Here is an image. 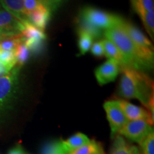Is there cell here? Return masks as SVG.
<instances>
[{
  "label": "cell",
  "mask_w": 154,
  "mask_h": 154,
  "mask_svg": "<svg viewBox=\"0 0 154 154\" xmlns=\"http://www.w3.org/2000/svg\"><path fill=\"white\" fill-rule=\"evenodd\" d=\"M122 72L119 86V94L127 99L139 100L147 109L153 101V81L145 73L129 67H121Z\"/></svg>",
  "instance_id": "cell-1"
},
{
  "label": "cell",
  "mask_w": 154,
  "mask_h": 154,
  "mask_svg": "<svg viewBox=\"0 0 154 154\" xmlns=\"http://www.w3.org/2000/svg\"><path fill=\"white\" fill-rule=\"evenodd\" d=\"M123 18L111 27L105 30L106 38L116 47L123 59V66L129 67L143 72L151 68L148 66L140 55L122 24Z\"/></svg>",
  "instance_id": "cell-2"
},
{
  "label": "cell",
  "mask_w": 154,
  "mask_h": 154,
  "mask_svg": "<svg viewBox=\"0 0 154 154\" xmlns=\"http://www.w3.org/2000/svg\"><path fill=\"white\" fill-rule=\"evenodd\" d=\"M20 67L15 66L0 77V122L5 119L18 99Z\"/></svg>",
  "instance_id": "cell-3"
},
{
  "label": "cell",
  "mask_w": 154,
  "mask_h": 154,
  "mask_svg": "<svg viewBox=\"0 0 154 154\" xmlns=\"http://www.w3.org/2000/svg\"><path fill=\"white\" fill-rule=\"evenodd\" d=\"M122 24L131 39L140 51L144 61L151 69L153 65V47L151 42L132 23L123 19Z\"/></svg>",
  "instance_id": "cell-4"
},
{
  "label": "cell",
  "mask_w": 154,
  "mask_h": 154,
  "mask_svg": "<svg viewBox=\"0 0 154 154\" xmlns=\"http://www.w3.org/2000/svg\"><path fill=\"white\" fill-rule=\"evenodd\" d=\"M79 17L101 30H106L120 20L121 17L92 7H84Z\"/></svg>",
  "instance_id": "cell-5"
},
{
  "label": "cell",
  "mask_w": 154,
  "mask_h": 154,
  "mask_svg": "<svg viewBox=\"0 0 154 154\" xmlns=\"http://www.w3.org/2000/svg\"><path fill=\"white\" fill-rule=\"evenodd\" d=\"M23 29L21 35L22 36L23 42L26 47L29 49L30 52L38 54L43 49L44 40L47 38L44 31H42L29 21L22 22Z\"/></svg>",
  "instance_id": "cell-6"
},
{
  "label": "cell",
  "mask_w": 154,
  "mask_h": 154,
  "mask_svg": "<svg viewBox=\"0 0 154 154\" xmlns=\"http://www.w3.org/2000/svg\"><path fill=\"white\" fill-rule=\"evenodd\" d=\"M153 131V126L145 120L128 121L119 130L118 134L131 141L139 143Z\"/></svg>",
  "instance_id": "cell-7"
},
{
  "label": "cell",
  "mask_w": 154,
  "mask_h": 154,
  "mask_svg": "<svg viewBox=\"0 0 154 154\" xmlns=\"http://www.w3.org/2000/svg\"><path fill=\"white\" fill-rule=\"evenodd\" d=\"M103 109L106 113L111 128V136L113 138L118 134L119 130L126 124L128 119L121 109L119 100L106 101L103 104Z\"/></svg>",
  "instance_id": "cell-8"
},
{
  "label": "cell",
  "mask_w": 154,
  "mask_h": 154,
  "mask_svg": "<svg viewBox=\"0 0 154 154\" xmlns=\"http://www.w3.org/2000/svg\"><path fill=\"white\" fill-rule=\"evenodd\" d=\"M120 71V63L115 59H109L97 67L94 74L99 85L103 86L114 82Z\"/></svg>",
  "instance_id": "cell-9"
},
{
  "label": "cell",
  "mask_w": 154,
  "mask_h": 154,
  "mask_svg": "<svg viewBox=\"0 0 154 154\" xmlns=\"http://www.w3.org/2000/svg\"><path fill=\"white\" fill-rule=\"evenodd\" d=\"M119 102L128 121L145 120L149 124L153 126V119L150 115L147 109L138 106L124 100H119Z\"/></svg>",
  "instance_id": "cell-10"
},
{
  "label": "cell",
  "mask_w": 154,
  "mask_h": 154,
  "mask_svg": "<svg viewBox=\"0 0 154 154\" xmlns=\"http://www.w3.org/2000/svg\"><path fill=\"white\" fill-rule=\"evenodd\" d=\"M0 28L8 32L10 36H17L21 34L23 24L9 11L0 10Z\"/></svg>",
  "instance_id": "cell-11"
},
{
  "label": "cell",
  "mask_w": 154,
  "mask_h": 154,
  "mask_svg": "<svg viewBox=\"0 0 154 154\" xmlns=\"http://www.w3.org/2000/svg\"><path fill=\"white\" fill-rule=\"evenodd\" d=\"M109 154H140L136 146L128 142L121 135H116Z\"/></svg>",
  "instance_id": "cell-12"
},
{
  "label": "cell",
  "mask_w": 154,
  "mask_h": 154,
  "mask_svg": "<svg viewBox=\"0 0 154 154\" xmlns=\"http://www.w3.org/2000/svg\"><path fill=\"white\" fill-rule=\"evenodd\" d=\"M51 17V10L45 5H42L36 10L27 14V19L31 24L42 31L47 27Z\"/></svg>",
  "instance_id": "cell-13"
},
{
  "label": "cell",
  "mask_w": 154,
  "mask_h": 154,
  "mask_svg": "<svg viewBox=\"0 0 154 154\" xmlns=\"http://www.w3.org/2000/svg\"><path fill=\"white\" fill-rule=\"evenodd\" d=\"M0 4L6 11L14 15L20 22L28 21L24 0H0Z\"/></svg>",
  "instance_id": "cell-14"
},
{
  "label": "cell",
  "mask_w": 154,
  "mask_h": 154,
  "mask_svg": "<svg viewBox=\"0 0 154 154\" xmlns=\"http://www.w3.org/2000/svg\"><path fill=\"white\" fill-rule=\"evenodd\" d=\"M61 140H62L63 148L68 153L69 151L78 149L81 146L89 143L91 139L88 138L86 134H82V133H76L67 139Z\"/></svg>",
  "instance_id": "cell-15"
},
{
  "label": "cell",
  "mask_w": 154,
  "mask_h": 154,
  "mask_svg": "<svg viewBox=\"0 0 154 154\" xmlns=\"http://www.w3.org/2000/svg\"><path fill=\"white\" fill-rule=\"evenodd\" d=\"M78 47L79 49V56L84 55L89 51L93 44L94 38L92 36L84 31L78 30Z\"/></svg>",
  "instance_id": "cell-16"
},
{
  "label": "cell",
  "mask_w": 154,
  "mask_h": 154,
  "mask_svg": "<svg viewBox=\"0 0 154 154\" xmlns=\"http://www.w3.org/2000/svg\"><path fill=\"white\" fill-rule=\"evenodd\" d=\"M103 41V49H104L105 56L108 59H115L120 63L121 66H123V59L121 57L120 52L117 49L116 47L113 44L112 42L109 40L106 39L102 40Z\"/></svg>",
  "instance_id": "cell-17"
},
{
  "label": "cell",
  "mask_w": 154,
  "mask_h": 154,
  "mask_svg": "<svg viewBox=\"0 0 154 154\" xmlns=\"http://www.w3.org/2000/svg\"><path fill=\"white\" fill-rule=\"evenodd\" d=\"M42 154H67V151L63 148L62 140H54L44 144Z\"/></svg>",
  "instance_id": "cell-18"
},
{
  "label": "cell",
  "mask_w": 154,
  "mask_h": 154,
  "mask_svg": "<svg viewBox=\"0 0 154 154\" xmlns=\"http://www.w3.org/2000/svg\"><path fill=\"white\" fill-rule=\"evenodd\" d=\"M23 42L21 34L4 38L0 41L1 51H15L17 47Z\"/></svg>",
  "instance_id": "cell-19"
},
{
  "label": "cell",
  "mask_w": 154,
  "mask_h": 154,
  "mask_svg": "<svg viewBox=\"0 0 154 154\" xmlns=\"http://www.w3.org/2000/svg\"><path fill=\"white\" fill-rule=\"evenodd\" d=\"M141 19L142 22L145 26L147 33L150 37L153 40L154 37V10L150 11H143L138 14Z\"/></svg>",
  "instance_id": "cell-20"
},
{
  "label": "cell",
  "mask_w": 154,
  "mask_h": 154,
  "mask_svg": "<svg viewBox=\"0 0 154 154\" xmlns=\"http://www.w3.org/2000/svg\"><path fill=\"white\" fill-rule=\"evenodd\" d=\"M77 25H78V30L84 31L90 34L93 38H99L103 35V31L91 26V24H89L79 17L77 19Z\"/></svg>",
  "instance_id": "cell-21"
},
{
  "label": "cell",
  "mask_w": 154,
  "mask_h": 154,
  "mask_svg": "<svg viewBox=\"0 0 154 154\" xmlns=\"http://www.w3.org/2000/svg\"><path fill=\"white\" fill-rule=\"evenodd\" d=\"M0 62L10 71L17 65L15 51H1L0 50Z\"/></svg>",
  "instance_id": "cell-22"
},
{
  "label": "cell",
  "mask_w": 154,
  "mask_h": 154,
  "mask_svg": "<svg viewBox=\"0 0 154 154\" xmlns=\"http://www.w3.org/2000/svg\"><path fill=\"white\" fill-rule=\"evenodd\" d=\"M140 154H154V131H151L139 143Z\"/></svg>",
  "instance_id": "cell-23"
},
{
  "label": "cell",
  "mask_w": 154,
  "mask_h": 154,
  "mask_svg": "<svg viewBox=\"0 0 154 154\" xmlns=\"http://www.w3.org/2000/svg\"><path fill=\"white\" fill-rule=\"evenodd\" d=\"M101 149H102V147L98 142L91 140L89 143L81 146L78 149L69 151L67 154H90L99 151Z\"/></svg>",
  "instance_id": "cell-24"
},
{
  "label": "cell",
  "mask_w": 154,
  "mask_h": 154,
  "mask_svg": "<svg viewBox=\"0 0 154 154\" xmlns=\"http://www.w3.org/2000/svg\"><path fill=\"white\" fill-rule=\"evenodd\" d=\"M15 52H16L17 66L21 67L29 60L31 52L23 42L17 47Z\"/></svg>",
  "instance_id": "cell-25"
},
{
  "label": "cell",
  "mask_w": 154,
  "mask_h": 154,
  "mask_svg": "<svg viewBox=\"0 0 154 154\" xmlns=\"http://www.w3.org/2000/svg\"><path fill=\"white\" fill-rule=\"evenodd\" d=\"M132 4L135 11L138 14L143 11L153 10V0H136Z\"/></svg>",
  "instance_id": "cell-26"
},
{
  "label": "cell",
  "mask_w": 154,
  "mask_h": 154,
  "mask_svg": "<svg viewBox=\"0 0 154 154\" xmlns=\"http://www.w3.org/2000/svg\"><path fill=\"white\" fill-rule=\"evenodd\" d=\"M24 8L26 10V15L31 11L36 10L38 7L43 5L41 0H24Z\"/></svg>",
  "instance_id": "cell-27"
},
{
  "label": "cell",
  "mask_w": 154,
  "mask_h": 154,
  "mask_svg": "<svg viewBox=\"0 0 154 154\" xmlns=\"http://www.w3.org/2000/svg\"><path fill=\"white\" fill-rule=\"evenodd\" d=\"M90 50H91L92 54L96 57H102L103 56H105L103 41L96 42L95 43L92 44Z\"/></svg>",
  "instance_id": "cell-28"
},
{
  "label": "cell",
  "mask_w": 154,
  "mask_h": 154,
  "mask_svg": "<svg viewBox=\"0 0 154 154\" xmlns=\"http://www.w3.org/2000/svg\"><path fill=\"white\" fill-rule=\"evenodd\" d=\"M8 154H26L24 150H23L22 147L21 146L17 145L15 147L11 149L10 151H9Z\"/></svg>",
  "instance_id": "cell-29"
},
{
  "label": "cell",
  "mask_w": 154,
  "mask_h": 154,
  "mask_svg": "<svg viewBox=\"0 0 154 154\" xmlns=\"http://www.w3.org/2000/svg\"><path fill=\"white\" fill-rule=\"evenodd\" d=\"M9 72V71L8 70V69H7L2 63L0 62V77L4 76V75H5L6 74H7Z\"/></svg>",
  "instance_id": "cell-30"
},
{
  "label": "cell",
  "mask_w": 154,
  "mask_h": 154,
  "mask_svg": "<svg viewBox=\"0 0 154 154\" xmlns=\"http://www.w3.org/2000/svg\"><path fill=\"white\" fill-rule=\"evenodd\" d=\"M8 36H10L8 32H6L5 30H4L0 28V41H1L2 39H3L4 38L8 37Z\"/></svg>",
  "instance_id": "cell-31"
},
{
  "label": "cell",
  "mask_w": 154,
  "mask_h": 154,
  "mask_svg": "<svg viewBox=\"0 0 154 154\" xmlns=\"http://www.w3.org/2000/svg\"><path fill=\"white\" fill-rule=\"evenodd\" d=\"M90 154H105V152L103 151V148H102V149L99 150V151H96V152H94V153H90Z\"/></svg>",
  "instance_id": "cell-32"
},
{
  "label": "cell",
  "mask_w": 154,
  "mask_h": 154,
  "mask_svg": "<svg viewBox=\"0 0 154 154\" xmlns=\"http://www.w3.org/2000/svg\"><path fill=\"white\" fill-rule=\"evenodd\" d=\"M53 1L54 2L57 3V4H58V5H59V4H60V2H61V0H53Z\"/></svg>",
  "instance_id": "cell-33"
},
{
  "label": "cell",
  "mask_w": 154,
  "mask_h": 154,
  "mask_svg": "<svg viewBox=\"0 0 154 154\" xmlns=\"http://www.w3.org/2000/svg\"><path fill=\"white\" fill-rule=\"evenodd\" d=\"M131 1H132V2H134L136 1V0H131Z\"/></svg>",
  "instance_id": "cell-34"
},
{
  "label": "cell",
  "mask_w": 154,
  "mask_h": 154,
  "mask_svg": "<svg viewBox=\"0 0 154 154\" xmlns=\"http://www.w3.org/2000/svg\"><path fill=\"white\" fill-rule=\"evenodd\" d=\"M41 2H42V1H41Z\"/></svg>",
  "instance_id": "cell-35"
},
{
  "label": "cell",
  "mask_w": 154,
  "mask_h": 154,
  "mask_svg": "<svg viewBox=\"0 0 154 154\" xmlns=\"http://www.w3.org/2000/svg\"><path fill=\"white\" fill-rule=\"evenodd\" d=\"M1 77H2V76H1Z\"/></svg>",
  "instance_id": "cell-36"
}]
</instances>
